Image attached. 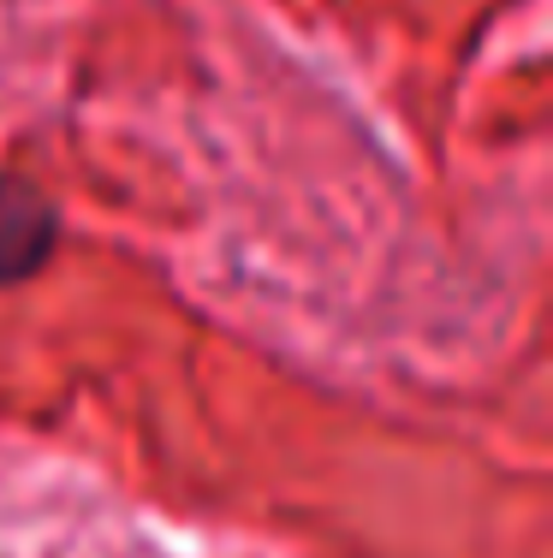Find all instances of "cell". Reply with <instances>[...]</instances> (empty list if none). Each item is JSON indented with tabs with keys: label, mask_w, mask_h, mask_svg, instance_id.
I'll use <instances>...</instances> for the list:
<instances>
[{
	"label": "cell",
	"mask_w": 553,
	"mask_h": 558,
	"mask_svg": "<svg viewBox=\"0 0 553 558\" xmlns=\"http://www.w3.org/2000/svg\"><path fill=\"white\" fill-rule=\"evenodd\" d=\"M60 244V208L43 196V184L0 172V286L43 274Z\"/></svg>",
	"instance_id": "obj_1"
}]
</instances>
